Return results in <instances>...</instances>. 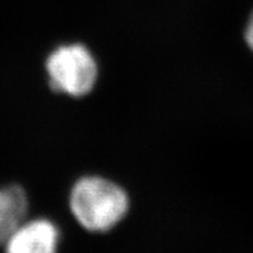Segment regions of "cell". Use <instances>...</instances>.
Listing matches in <instances>:
<instances>
[{
	"label": "cell",
	"mask_w": 253,
	"mask_h": 253,
	"mask_svg": "<svg viewBox=\"0 0 253 253\" xmlns=\"http://www.w3.org/2000/svg\"><path fill=\"white\" fill-rule=\"evenodd\" d=\"M61 231L53 221L26 220L4 242V253H58Z\"/></svg>",
	"instance_id": "cell-3"
},
{
	"label": "cell",
	"mask_w": 253,
	"mask_h": 253,
	"mask_svg": "<svg viewBox=\"0 0 253 253\" xmlns=\"http://www.w3.org/2000/svg\"><path fill=\"white\" fill-rule=\"evenodd\" d=\"M30 202L20 185L0 186V246L21 223L27 220Z\"/></svg>",
	"instance_id": "cell-4"
},
{
	"label": "cell",
	"mask_w": 253,
	"mask_h": 253,
	"mask_svg": "<svg viewBox=\"0 0 253 253\" xmlns=\"http://www.w3.org/2000/svg\"><path fill=\"white\" fill-rule=\"evenodd\" d=\"M45 73L50 89L69 97H83L94 88L98 66L85 45L70 43L58 45L48 54Z\"/></svg>",
	"instance_id": "cell-2"
},
{
	"label": "cell",
	"mask_w": 253,
	"mask_h": 253,
	"mask_svg": "<svg viewBox=\"0 0 253 253\" xmlns=\"http://www.w3.org/2000/svg\"><path fill=\"white\" fill-rule=\"evenodd\" d=\"M69 208L82 229L105 234L126 218L129 198L123 187L106 177L84 176L71 187Z\"/></svg>",
	"instance_id": "cell-1"
},
{
	"label": "cell",
	"mask_w": 253,
	"mask_h": 253,
	"mask_svg": "<svg viewBox=\"0 0 253 253\" xmlns=\"http://www.w3.org/2000/svg\"><path fill=\"white\" fill-rule=\"evenodd\" d=\"M244 40H246L247 47L250 48V50L253 53V12L248 18V22L244 29Z\"/></svg>",
	"instance_id": "cell-5"
}]
</instances>
